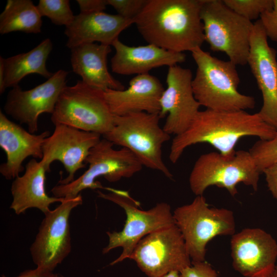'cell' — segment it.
Segmentation results:
<instances>
[{"label":"cell","instance_id":"cell-2","mask_svg":"<svg viewBox=\"0 0 277 277\" xmlns=\"http://www.w3.org/2000/svg\"><path fill=\"white\" fill-rule=\"evenodd\" d=\"M277 131L261 118L258 113L244 110L199 111L189 127L172 141L169 158L176 163L185 150L198 143H208L225 156L233 155L239 141L245 136L261 140L273 138Z\"/></svg>","mask_w":277,"mask_h":277},{"label":"cell","instance_id":"cell-1","mask_svg":"<svg viewBox=\"0 0 277 277\" xmlns=\"http://www.w3.org/2000/svg\"><path fill=\"white\" fill-rule=\"evenodd\" d=\"M203 3L147 0L134 24L148 43L174 52H191L205 41L200 15Z\"/></svg>","mask_w":277,"mask_h":277},{"label":"cell","instance_id":"cell-14","mask_svg":"<svg viewBox=\"0 0 277 277\" xmlns=\"http://www.w3.org/2000/svg\"><path fill=\"white\" fill-rule=\"evenodd\" d=\"M100 134L87 132L63 125H55L52 134L47 137L42 146L41 161L47 172L55 161L63 165L68 176L60 180L58 184H67L74 181L76 172L86 167V159L90 150L101 140Z\"/></svg>","mask_w":277,"mask_h":277},{"label":"cell","instance_id":"cell-4","mask_svg":"<svg viewBox=\"0 0 277 277\" xmlns=\"http://www.w3.org/2000/svg\"><path fill=\"white\" fill-rule=\"evenodd\" d=\"M104 189L109 192L105 193L97 190L98 196L118 205L126 215L121 231L106 232L109 242L103 249V254L117 247L123 248L121 255L110 265L129 259L138 242L147 235L175 224L170 206L166 203H158L148 210H143L140 208V203L128 191L110 187H104Z\"/></svg>","mask_w":277,"mask_h":277},{"label":"cell","instance_id":"cell-24","mask_svg":"<svg viewBox=\"0 0 277 277\" xmlns=\"http://www.w3.org/2000/svg\"><path fill=\"white\" fill-rule=\"evenodd\" d=\"M52 48L50 39L46 38L27 52L3 58L4 90L18 85L19 82L30 74H38L47 79L51 77L54 73L47 69L46 62Z\"/></svg>","mask_w":277,"mask_h":277},{"label":"cell","instance_id":"cell-34","mask_svg":"<svg viewBox=\"0 0 277 277\" xmlns=\"http://www.w3.org/2000/svg\"><path fill=\"white\" fill-rule=\"evenodd\" d=\"M1 277H7L3 274ZM15 277H63L59 273L47 271L36 267L34 269L26 270Z\"/></svg>","mask_w":277,"mask_h":277},{"label":"cell","instance_id":"cell-20","mask_svg":"<svg viewBox=\"0 0 277 277\" xmlns=\"http://www.w3.org/2000/svg\"><path fill=\"white\" fill-rule=\"evenodd\" d=\"M134 20L104 11L81 13L65 30L66 46L70 49L81 45L94 43L111 46L120 33L134 24Z\"/></svg>","mask_w":277,"mask_h":277},{"label":"cell","instance_id":"cell-29","mask_svg":"<svg viewBox=\"0 0 277 277\" xmlns=\"http://www.w3.org/2000/svg\"><path fill=\"white\" fill-rule=\"evenodd\" d=\"M107 1L108 5L112 6L117 14L125 18L134 20L141 12L147 0Z\"/></svg>","mask_w":277,"mask_h":277},{"label":"cell","instance_id":"cell-33","mask_svg":"<svg viewBox=\"0 0 277 277\" xmlns=\"http://www.w3.org/2000/svg\"><path fill=\"white\" fill-rule=\"evenodd\" d=\"M76 2L81 13L104 11L108 5L107 0H77Z\"/></svg>","mask_w":277,"mask_h":277},{"label":"cell","instance_id":"cell-26","mask_svg":"<svg viewBox=\"0 0 277 277\" xmlns=\"http://www.w3.org/2000/svg\"><path fill=\"white\" fill-rule=\"evenodd\" d=\"M42 16H46L56 25L68 26L75 15L68 0H39L36 6Z\"/></svg>","mask_w":277,"mask_h":277},{"label":"cell","instance_id":"cell-21","mask_svg":"<svg viewBox=\"0 0 277 277\" xmlns=\"http://www.w3.org/2000/svg\"><path fill=\"white\" fill-rule=\"evenodd\" d=\"M111 46L115 50L111 60V70L121 75L149 73L152 69L176 65L186 60L184 53L170 51L153 44L129 46L117 39Z\"/></svg>","mask_w":277,"mask_h":277},{"label":"cell","instance_id":"cell-11","mask_svg":"<svg viewBox=\"0 0 277 277\" xmlns=\"http://www.w3.org/2000/svg\"><path fill=\"white\" fill-rule=\"evenodd\" d=\"M129 259L148 277H163L191 265L183 235L176 224L152 232L137 244Z\"/></svg>","mask_w":277,"mask_h":277},{"label":"cell","instance_id":"cell-30","mask_svg":"<svg viewBox=\"0 0 277 277\" xmlns=\"http://www.w3.org/2000/svg\"><path fill=\"white\" fill-rule=\"evenodd\" d=\"M271 9L263 13L260 21L268 38L277 42V0Z\"/></svg>","mask_w":277,"mask_h":277},{"label":"cell","instance_id":"cell-9","mask_svg":"<svg viewBox=\"0 0 277 277\" xmlns=\"http://www.w3.org/2000/svg\"><path fill=\"white\" fill-rule=\"evenodd\" d=\"M51 121L87 132L104 135L114 126V115L104 91L91 87L82 80L66 86L61 92Z\"/></svg>","mask_w":277,"mask_h":277},{"label":"cell","instance_id":"cell-13","mask_svg":"<svg viewBox=\"0 0 277 277\" xmlns=\"http://www.w3.org/2000/svg\"><path fill=\"white\" fill-rule=\"evenodd\" d=\"M68 72L59 70L45 82L27 90L16 86L10 90L4 105L6 114L20 124H25L28 131H38V120L43 113L52 114L58 97L67 86Z\"/></svg>","mask_w":277,"mask_h":277},{"label":"cell","instance_id":"cell-35","mask_svg":"<svg viewBox=\"0 0 277 277\" xmlns=\"http://www.w3.org/2000/svg\"><path fill=\"white\" fill-rule=\"evenodd\" d=\"M2 56H0V93L3 94L4 91V66L3 60Z\"/></svg>","mask_w":277,"mask_h":277},{"label":"cell","instance_id":"cell-19","mask_svg":"<svg viewBox=\"0 0 277 277\" xmlns=\"http://www.w3.org/2000/svg\"><path fill=\"white\" fill-rule=\"evenodd\" d=\"M129 84L123 90L104 91L112 113L116 116L142 112L159 114L160 99L165 89L160 80L146 73L133 77Z\"/></svg>","mask_w":277,"mask_h":277},{"label":"cell","instance_id":"cell-23","mask_svg":"<svg viewBox=\"0 0 277 277\" xmlns=\"http://www.w3.org/2000/svg\"><path fill=\"white\" fill-rule=\"evenodd\" d=\"M110 46L90 43L71 49V64L73 71L81 76L86 85L105 91L121 90L124 86L114 78L107 67V56Z\"/></svg>","mask_w":277,"mask_h":277},{"label":"cell","instance_id":"cell-22","mask_svg":"<svg viewBox=\"0 0 277 277\" xmlns=\"http://www.w3.org/2000/svg\"><path fill=\"white\" fill-rule=\"evenodd\" d=\"M41 161L30 160L24 174L14 179L11 186L12 201L10 208L19 215L29 208H37L44 214L50 210L51 204L62 202L64 198L49 196L45 191L46 173Z\"/></svg>","mask_w":277,"mask_h":277},{"label":"cell","instance_id":"cell-3","mask_svg":"<svg viewBox=\"0 0 277 277\" xmlns=\"http://www.w3.org/2000/svg\"><path fill=\"white\" fill-rule=\"evenodd\" d=\"M196 65L192 87L201 106L218 111H246L255 105L254 98L238 91L240 79L236 65L197 48L191 52Z\"/></svg>","mask_w":277,"mask_h":277},{"label":"cell","instance_id":"cell-7","mask_svg":"<svg viewBox=\"0 0 277 277\" xmlns=\"http://www.w3.org/2000/svg\"><path fill=\"white\" fill-rule=\"evenodd\" d=\"M261 173L249 151H236L230 156L211 152L201 155L196 160L189 183L196 196L203 195L208 187L214 185L226 189L234 196L239 183L256 191Z\"/></svg>","mask_w":277,"mask_h":277},{"label":"cell","instance_id":"cell-25","mask_svg":"<svg viewBox=\"0 0 277 277\" xmlns=\"http://www.w3.org/2000/svg\"><path fill=\"white\" fill-rule=\"evenodd\" d=\"M42 16L30 0H8L0 15V33L15 31L38 33L42 26Z\"/></svg>","mask_w":277,"mask_h":277},{"label":"cell","instance_id":"cell-8","mask_svg":"<svg viewBox=\"0 0 277 277\" xmlns=\"http://www.w3.org/2000/svg\"><path fill=\"white\" fill-rule=\"evenodd\" d=\"M200 15L211 50L225 53L236 66L247 64L254 23L221 0H203Z\"/></svg>","mask_w":277,"mask_h":277},{"label":"cell","instance_id":"cell-15","mask_svg":"<svg viewBox=\"0 0 277 277\" xmlns=\"http://www.w3.org/2000/svg\"><path fill=\"white\" fill-rule=\"evenodd\" d=\"M191 71L177 65L168 67L167 87L160 99L161 118H167L164 130L175 136L189 127L201 106L195 99L192 87Z\"/></svg>","mask_w":277,"mask_h":277},{"label":"cell","instance_id":"cell-18","mask_svg":"<svg viewBox=\"0 0 277 277\" xmlns=\"http://www.w3.org/2000/svg\"><path fill=\"white\" fill-rule=\"evenodd\" d=\"M50 135L49 131L39 134L31 133L10 121L0 111V147L5 151L6 161L0 166V173L7 180L15 179L24 170L22 165L28 157H43L42 146Z\"/></svg>","mask_w":277,"mask_h":277},{"label":"cell","instance_id":"cell-12","mask_svg":"<svg viewBox=\"0 0 277 277\" xmlns=\"http://www.w3.org/2000/svg\"><path fill=\"white\" fill-rule=\"evenodd\" d=\"M83 203L81 194L66 197L45 214L30 251L36 267L53 272L71 250L69 218L72 210Z\"/></svg>","mask_w":277,"mask_h":277},{"label":"cell","instance_id":"cell-37","mask_svg":"<svg viewBox=\"0 0 277 277\" xmlns=\"http://www.w3.org/2000/svg\"><path fill=\"white\" fill-rule=\"evenodd\" d=\"M265 277H277V265H276L273 271L270 274Z\"/></svg>","mask_w":277,"mask_h":277},{"label":"cell","instance_id":"cell-36","mask_svg":"<svg viewBox=\"0 0 277 277\" xmlns=\"http://www.w3.org/2000/svg\"><path fill=\"white\" fill-rule=\"evenodd\" d=\"M179 272L174 271L167 273L163 277H179Z\"/></svg>","mask_w":277,"mask_h":277},{"label":"cell","instance_id":"cell-31","mask_svg":"<svg viewBox=\"0 0 277 277\" xmlns=\"http://www.w3.org/2000/svg\"><path fill=\"white\" fill-rule=\"evenodd\" d=\"M179 277H219L211 265L206 262H192L179 272Z\"/></svg>","mask_w":277,"mask_h":277},{"label":"cell","instance_id":"cell-28","mask_svg":"<svg viewBox=\"0 0 277 277\" xmlns=\"http://www.w3.org/2000/svg\"><path fill=\"white\" fill-rule=\"evenodd\" d=\"M249 152L262 173L265 168L277 161V132L270 140H260L256 142Z\"/></svg>","mask_w":277,"mask_h":277},{"label":"cell","instance_id":"cell-6","mask_svg":"<svg viewBox=\"0 0 277 277\" xmlns=\"http://www.w3.org/2000/svg\"><path fill=\"white\" fill-rule=\"evenodd\" d=\"M173 215L192 262L205 261L207 244L215 236L235 233L233 212L224 208L210 207L203 195L196 196L189 204L176 208Z\"/></svg>","mask_w":277,"mask_h":277},{"label":"cell","instance_id":"cell-16","mask_svg":"<svg viewBox=\"0 0 277 277\" xmlns=\"http://www.w3.org/2000/svg\"><path fill=\"white\" fill-rule=\"evenodd\" d=\"M267 38L259 19L254 23L247 64L262 95V106L258 113L277 131V60Z\"/></svg>","mask_w":277,"mask_h":277},{"label":"cell","instance_id":"cell-10","mask_svg":"<svg viewBox=\"0 0 277 277\" xmlns=\"http://www.w3.org/2000/svg\"><path fill=\"white\" fill-rule=\"evenodd\" d=\"M114 144L102 138L90 151L86 159L88 169L81 176L67 184H58L51 190L53 196L58 198L75 197L86 189H104L96 181L100 176L110 182L129 178L140 171L143 166L130 150L121 148L115 149Z\"/></svg>","mask_w":277,"mask_h":277},{"label":"cell","instance_id":"cell-5","mask_svg":"<svg viewBox=\"0 0 277 277\" xmlns=\"http://www.w3.org/2000/svg\"><path fill=\"white\" fill-rule=\"evenodd\" d=\"M160 119L159 114L144 112L114 115L113 127L103 136L130 150L143 166L172 179L173 175L162 157L163 145L170 139V135L160 126Z\"/></svg>","mask_w":277,"mask_h":277},{"label":"cell","instance_id":"cell-17","mask_svg":"<svg viewBox=\"0 0 277 277\" xmlns=\"http://www.w3.org/2000/svg\"><path fill=\"white\" fill-rule=\"evenodd\" d=\"M233 269L245 277H265L276 266L277 242L259 228H246L231 235Z\"/></svg>","mask_w":277,"mask_h":277},{"label":"cell","instance_id":"cell-32","mask_svg":"<svg viewBox=\"0 0 277 277\" xmlns=\"http://www.w3.org/2000/svg\"><path fill=\"white\" fill-rule=\"evenodd\" d=\"M262 173L265 174L269 190L277 200V161L265 168Z\"/></svg>","mask_w":277,"mask_h":277},{"label":"cell","instance_id":"cell-27","mask_svg":"<svg viewBox=\"0 0 277 277\" xmlns=\"http://www.w3.org/2000/svg\"><path fill=\"white\" fill-rule=\"evenodd\" d=\"M237 14L251 21L272 8L273 0H223Z\"/></svg>","mask_w":277,"mask_h":277}]
</instances>
